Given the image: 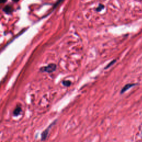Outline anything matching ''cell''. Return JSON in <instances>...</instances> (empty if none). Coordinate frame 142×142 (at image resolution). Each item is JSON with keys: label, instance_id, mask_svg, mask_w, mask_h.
Masks as SVG:
<instances>
[{"label": "cell", "instance_id": "cell-1", "mask_svg": "<svg viewBox=\"0 0 142 142\" xmlns=\"http://www.w3.org/2000/svg\"><path fill=\"white\" fill-rule=\"evenodd\" d=\"M56 69V65L54 63L49 64L48 66L44 67L41 68V71L42 72H45L48 73L53 72Z\"/></svg>", "mask_w": 142, "mask_h": 142}, {"label": "cell", "instance_id": "cell-2", "mask_svg": "<svg viewBox=\"0 0 142 142\" xmlns=\"http://www.w3.org/2000/svg\"><path fill=\"white\" fill-rule=\"evenodd\" d=\"M135 85H137V84H134V83H132V84H127L126 86H124V87L120 91V93L123 94L125 92H126L127 91H128L129 88H131L135 86Z\"/></svg>", "mask_w": 142, "mask_h": 142}, {"label": "cell", "instance_id": "cell-3", "mask_svg": "<svg viewBox=\"0 0 142 142\" xmlns=\"http://www.w3.org/2000/svg\"><path fill=\"white\" fill-rule=\"evenodd\" d=\"M54 123H55V122L53 123L51 125V126H49V127L47 129H46V130L43 132L42 134V139H45L46 138V137H47V135L48 134V132L49 131V129H50V128H51V127L52 126V125L54 124Z\"/></svg>", "mask_w": 142, "mask_h": 142}, {"label": "cell", "instance_id": "cell-4", "mask_svg": "<svg viewBox=\"0 0 142 142\" xmlns=\"http://www.w3.org/2000/svg\"><path fill=\"white\" fill-rule=\"evenodd\" d=\"M4 11L7 14H10L13 11V8L10 5H7L5 8H4Z\"/></svg>", "mask_w": 142, "mask_h": 142}, {"label": "cell", "instance_id": "cell-5", "mask_svg": "<svg viewBox=\"0 0 142 142\" xmlns=\"http://www.w3.org/2000/svg\"><path fill=\"white\" fill-rule=\"evenodd\" d=\"M21 112V108L20 107H17L16 109H15L14 111V114L15 115V116H17L18 115L20 114Z\"/></svg>", "mask_w": 142, "mask_h": 142}, {"label": "cell", "instance_id": "cell-6", "mask_svg": "<svg viewBox=\"0 0 142 142\" xmlns=\"http://www.w3.org/2000/svg\"><path fill=\"white\" fill-rule=\"evenodd\" d=\"M104 8V5H102V4H99L98 7L96 8V11H97V12H100V11H101Z\"/></svg>", "mask_w": 142, "mask_h": 142}, {"label": "cell", "instance_id": "cell-7", "mask_svg": "<svg viewBox=\"0 0 142 142\" xmlns=\"http://www.w3.org/2000/svg\"><path fill=\"white\" fill-rule=\"evenodd\" d=\"M62 83H63V85L64 86L69 87V86H70V85H71V82L69 81H64L62 82Z\"/></svg>", "mask_w": 142, "mask_h": 142}, {"label": "cell", "instance_id": "cell-8", "mask_svg": "<svg viewBox=\"0 0 142 142\" xmlns=\"http://www.w3.org/2000/svg\"><path fill=\"white\" fill-rule=\"evenodd\" d=\"M116 62V60H113V61H112L111 62H110V63H109V64H108L107 65V66L106 67H105V69H107L108 68H109V67H110L112 66V65H113V64L114 63H115V62Z\"/></svg>", "mask_w": 142, "mask_h": 142}]
</instances>
